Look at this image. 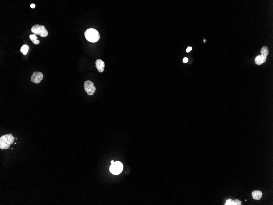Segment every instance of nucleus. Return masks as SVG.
I'll use <instances>...</instances> for the list:
<instances>
[{"label":"nucleus","instance_id":"1","mask_svg":"<svg viewBox=\"0 0 273 205\" xmlns=\"http://www.w3.org/2000/svg\"><path fill=\"white\" fill-rule=\"evenodd\" d=\"M15 138L11 134L4 135L0 138V149L8 150L14 142Z\"/></svg>","mask_w":273,"mask_h":205},{"label":"nucleus","instance_id":"2","mask_svg":"<svg viewBox=\"0 0 273 205\" xmlns=\"http://www.w3.org/2000/svg\"><path fill=\"white\" fill-rule=\"evenodd\" d=\"M84 35L86 39L90 42H96L100 38L99 32L93 28H89L85 32Z\"/></svg>","mask_w":273,"mask_h":205},{"label":"nucleus","instance_id":"3","mask_svg":"<svg viewBox=\"0 0 273 205\" xmlns=\"http://www.w3.org/2000/svg\"><path fill=\"white\" fill-rule=\"evenodd\" d=\"M31 31L37 35H39L42 37H45L48 35V32L43 25H35L31 28Z\"/></svg>","mask_w":273,"mask_h":205},{"label":"nucleus","instance_id":"4","mask_svg":"<svg viewBox=\"0 0 273 205\" xmlns=\"http://www.w3.org/2000/svg\"><path fill=\"white\" fill-rule=\"evenodd\" d=\"M123 169V164L121 163L119 161H116L111 165L110 167V171L113 174L118 175L121 173Z\"/></svg>","mask_w":273,"mask_h":205},{"label":"nucleus","instance_id":"5","mask_svg":"<svg viewBox=\"0 0 273 205\" xmlns=\"http://www.w3.org/2000/svg\"><path fill=\"white\" fill-rule=\"evenodd\" d=\"M84 89L85 91L87 93L88 95H93L96 90V88L94 86V83L90 80H87L84 82Z\"/></svg>","mask_w":273,"mask_h":205},{"label":"nucleus","instance_id":"6","mask_svg":"<svg viewBox=\"0 0 273 205\" xmlns=\"http://www.w3.org/2000/svg\"><path fill=\"white\" fill-rule=\"evenodd\" d=\"M43 74L40 72H34L31 77V81L35 84L40 83L43 79Z\"/></svg>","mask_w":273,"mask_h":205},{"label":"nucleus","instance_id":"7","mask_svg":"<svg viewBox=\"0 0 273 205\" xmlns=\"http://www.w3.org/2000/svg\"><path fill=\"white\" fill-rule=\"evenodd\" d=\"M96 67L100 72H102L104 71V68L105 67V64L104 61L101 60V59H97L95 62Z\"/></svg>","mask_w":273,"mask_h":205},{"label":"nucleus","instance_id":"8","mask_svg":"<svg viewBox=\"0 0 273 205\" xmlns=\"http://www.w3.org/2000/svg\"><path fill=\"white\" fill-rule=\"evenodd\" d=\"M266 56L262 55H259L258 56H257L255 59V64L258 65H260L263 64V63H265L266 61Z\"/></svg>","mask_w":273,"mask_h":205},{"label":"nucleus","instance_id":"9","mask_svg":"<svg viewBox=\"0 0 273 205\" xmlns=\"http://www.w3.org/2000/svg\"><path fill=\"white\" fill-rule=\"evenodd\" d=\"M252 196L253 198L256 200H260L263 196V192L259 190H255L252 192Z\"/></svg>","mask_w":273,"mask_h":205},{"label":"nucleus","instance_id":"10","mask_svg":"<svg viewBox=\"0 0 273 205\" xmlns=\"http://www.w3.org/2000/svg\"><path fill=\"white\" fill-rule=\"evenodd\" d=\"M225 205H241L242 201L239 200H232L231 199L227 200L226 203L224 204Z\"/></svg>","mask_w":273,"mask_h":205},{"label":"nucleus","instance_id":"11","mask_svg":"<svg viewBox=\"0 0 273 205\" xmlns=\"http://www.w3.org/2000/svg\"><path fill=\"white\" fill-rule=\"evenodd\" d=\"M30 38V39L31 40V41L35 45L39 44V43H40V41L39 40L37 39V37L36 36L35 34H33V35H30L29 36Z\"/></svg>","mask_w":273,"mask_h":205},{"label":"nucleus","instance_id":"12","mask_svg":"<svg viewBox=\"0 0 273 205\" xmlns=\"http://www.w3.org/2000/svg\"><path fill=\"white\" fill-rule=\"evenodd\" d=\"M29 49V47L27 45H24L21 48L20 51L23 53L24 55H27Z\"/></svg>","mask_w":273,"mask_h":205},{"label":"nucleus","instance_id":"13","mask_svg":"<svg viewBox=\"0 0 273 205\" xmlns=\"http://www.w3.org/2000/svg\"><path fill=\"white\" fill-rule=\"evenodd\" d=\"M260 53H261V55H262L267 56L269 54V49L268 47L266 46H264L262 47V49H261V50H260Z\"/></svg>","mask_w":273,"mask_h":205},{"label":"nucleus","instance_id":"14","mask_svg":"<svg viewBox=\"0 0 273 205\" xmlns=\"http://www.w3.org/2000/svg\"><path fill=\"white\" fill-rule=\"evenodd\" d=\"M192 49V47H188V48H187V50H186V51H187V53H189L190 50H191Z\"/></svg>","mask_w":273,"mask_h":205},{"label":"nucleus","instance_id":"15","mask_svg":"<svg viewBox=\"0 0 273 205\" xmlns=\"http://www.w3.org/2000/svg\"><path fill=\"white\" fill-rule=\"evenodd\" d=\"M188 58H184V59H183V62H184V63H187V62H188Z\"/></svg>","mask_w":273,"mask_h":205},{"label":"nucleus","instance_id":"16","mask_svg":"<svg viewBox=\"0 0 273 205\" xmlns=\"http://www.w3.org/2000/svg\"><path fill=\"white\" fill-rule=\"evenodd\" d=\"M35 6H36L34 4H32L30 5V7H31L32 8H34L35 7Z\"/></svg>","mask_w":273,"mask_h":205},{"label":"nucleus","instance_id":"17","mask_svg":"<svg viewBox=\"0 0 273 205\" xmlns=\"http://www.w3.org/2000/svg\"><path fill=\"white\" fill-rule=\"evenodd\" d=\"M114 162H115L114 161H111V164H113L114 163Z\"/></svg>","mask_w":273,"mask_h":205}]
</instances>
